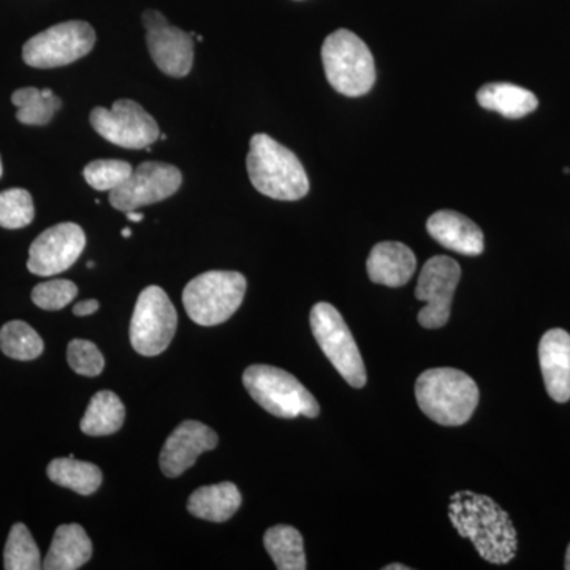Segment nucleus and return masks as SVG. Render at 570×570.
<instances>
[{
    "label": "nucleus",
    "instance_id": "1",
    "mask_svg": "<svg viewBox=\"0 0 570 570\" xmlns=\"http://www.w3.org/2000/svg\"><path fill=\"white\" fill-rule=\"evenodd\" d=\"M449 519L461 538L471 540L479 557L491 564H508L519 551V534L509 513L485 494L456 491L449 502Z\"/></svg>",
    "mask_w": 570,
    "mask_h": 570
},
{
    "label": "nucleus",
    "instance_id": "2",
    "mask_svg": "<svg viewBox=\"0 0 570 570\" xmlns=\"http://www.w3.org/2000/svg\"><path fill=\"white\" fill-rule=\"evenodd\" d=\"M247 174L258 193L281 202H295L309 193L305 167L291 149L266 134L250 138Z\"/></svg>",
    "mask_w": 570,
    "mask_h": 570
},
{
    "label": "nucleus",
    "instance_id": "3",
    "mask_svg": "<svg viewBox=\"0 0 570 570\" xmlns=\"http://www.w3.org/2000/svg\"><path fill=\"white\" fill-rule=\"evenodd\" d=\"M415 397L426 417L444 426H461L478 409L480 392L474 379L453 367H434L420 374Z\"/></svg>",
    "mask_w": 570,
    "mask_h": 570
},
{
    "label": "nucleus",
    "instance_id": "4",
    "mask_svg": "<svg viewBox=\"0 0 570 570\" xmlns=\"http://www.w3.org/2000/svg\"><path fill=\"white\" fill-rule=\"evenodd\" d=\"M326 80L347 97L365 96L376 81V63L365 41L347 29H337L322 47Z\"/></svg>",
    "mask_w": 570,
    "mask_h": 570
},
{
    "label": "nucleus",
    "instance_id": "5",
    "mask_svg": "<svg viewBox=\"0 0 570 570\" xmlns=\"http://www.w3.org/2000/svg\"><path fill=\"white\" fill-rule=\"evenodd\" d=\"M243 384L255 403L276 417L295 419L305 415L314 419L321 412L313 393L281 367L249 366L243 374Z\"/></svg>",
    "mask_w": 570,
    "mask_h": 570
},
{
    "label": "nucleus",
    "instance_id": "6",
    "mask_svg": "<svg viewBox=\"0 0 570 570\" xmlns=\"http://www.w3.org/2000/svg\"><path fill=\"white\" fill-rule=\"evenodd\" d=\"M246 288V277L238 272H208L194 277L183 292L187 316L202 326L224 324L242 306Z\"/></svg>",
    "mask_w": 570,
    "mask_h": 570
},
{
    "label": "nucleus",
    "instance_id": "7",
    "mask_svg": "<svg viewBox=\"0 0 570 570\" xmlns=\"http://www.w3.org/2000/svg\"><path fill=\"white\" fill-rule=\"evenodd\" d=\"M311 328L326 358L344 381L354 389L365 387V363L340 311L330 303H317L311 311Z\"/></svg>",
    "mask_w": 570,
    "mask_h": 570
},
{
    "label": "nucleus",
    "instance_id": "8",
    "mask_svg": "<svg viewBox=\"0 0 570 570\" xmlns=\"http://www.w3.org/2000/svg\"><path fill=\"white\" fill-rule=\"evenodd\" d=\"M96 40V31L89 22H61L26 41L22 59L33 69L69 66L88 56Z\"/></svg>",
    "mask_w": 570,
    "mask_h": 570
},
{
    "label": "nucleus",
    "instance_id": "9",
    "mask_svg": "<svg viewBox=\"0 0 570 570\" xmlns=\"http://www.w3.org/2000/svg\"><path fill=\"white\" fill-rule=\"evenodd\" d=\"M178 326V314L164 288L149 285L138 296L132 322L130 343L140 355L156 356L170 346Z\"/></svg>",
    "mask_w": 570,
    "mask_h": 570
},
{
    "label": "nucleus",
    "instance_id": "10",
    "mask_svg": "<svg viewBox=\"0 0 570 570\" xmlns=\"http://www.w3.org/2000/svg\"><path fill=\"white\" fill-rule=\"evenodd\" d=\"M89 121L100 137L126 149H146L160 138L156 119L140 104L129 99L118 100L110 110L94 108Z\"/></svg>",
    "mask_w": 570,
    "mask_h": 570
},
{
    "label": "nucleus",
    "instance_id": "11",
    "mask_svg": "<svg viewBox=\"0 0 570 570\" xmlns=\"http://www.w3.org/2000/svg\"><path fill=\"white\" fill-rule=\"evenodd\" d=\"M460 279L459 262L445 255H436L423 265L415 287V296L425 303L419 313V324L423 328L436 330L448 324Z\"/></svg>",
    "mask_w": 570,
    "mask_h": 570
},
{
    "label": "nucleus",
    "instance_id": "12",
    "mask_svg": "<svg viewBox=\"0 0 570 570\" xmlns=\"http://www.w3.org/2000/svg\"><path fill=\"white\" fill-rule=\"evenodd\" d=\"M183 175L178 168L164 163H145L111 190L110 204L118 212H138L142 206L159 204L178 193Z\"/></svg>",
    "mask_w": 570,
    "mask_h": 570
},
{
    "label": "nucleus",
    "instance_id": "13",
    "mask_svg": "<svg viewBox=\"0 0 570 570\" xmlns=\"http://www.w3.org/2000/svg\"><path fill=\"white\" fill-rule=\"evenodd\" d=\"M146 45L154 63L168 77L184 78L194 63V40L190 33L175 28L163 13L148 10L142 13Z\"/></svg>",
    "mask_w": 570,
    "mask_h": 570
},
{
    "label": "nucleus",
    "instance_id": "14",
    "mask_svg": "<svg viewBox=\"0 0 570 570\" xmlns=\"http://www.w3.org/2000/svg\"><path fill=\"white\" fill-rule=\"evenodd\" d=\"M86 235L78 224L62 223L37 236L29 249L28 269L36 276H56L67 272L80 258Z\"/></svg>",
    "mask_w": 570,
    "mask_h": 570
},
{
    "label": "nucleus",
    "instance_id": "15",
    "mask_svg": "<svg viewBox=\"0 0 570 570\" xmlns=\"http://www.w3.org/2000/svg\"><path fill=\"white\" fill-rule=\"evenodd\" d=\"M219 438L205 423L186 420L176 428L160 452V469L164 475L175 479L193 468L202 453L216 448Z\"/></svg>",
    "mask_w": 570,
    "mask_h": 570
},
{
    "label": "nucleus",
    "instance_id": "16",
    "mask_svg": "<svg viewBox=\"0 0 570 570\" xmlns=\"http://www.w3.org/2000/svg\"><path fill=\"white\" fill-rule=\"evenodd\" d=\"M539 363L547 393L557 403L570 400V335L566 330L553 328L542 336L539 344Z\"/></svg>",
    "mask_w": 570,
    "mask_h": 570
},
{
    "label": "nucleus",
    "instance_id": "17",
    "mask_svg": "<svg viewBox=\"0 0 570 570\" xmlns=\"http://www.w3.org/2000/svg\"><path fill=\"white\" fill-rule=\"evenodd\" d=\"M426 230L434 242L453 253L478 257L485 249L483 232L480 230L479 225L456 212L442 209L434 213L428 219Z\"/></svg>",
    "mask_w": 570,
    "mask_h": 570
},
{
    "label": "nucleus",
    "instance_id": "18",
    "mask_svg": "<svg viewBox=\"0 0 570 570\" xmlns=\"http://www.w3.org/2000/svg\"><path fill=\"white\" fill-rule=\"evenodd\" d=\"M366 269L374 284L401 287L414 276L417 258L403 243H379L367 257Z\"/></svg>",
    "mask_w": 570,
    "mask_h": 570
},
{
    "label": "nucleus",
    "instance_id": "19",
    "mask_svg": "<svg viewBox=\"0 0 570 570\" xmlns=\"http://www.w3.org/2000/svg\"><path fill=\"white\" fill-rule=\"evenodd\" d=\"M92 557V543L82 527L77 523L62 524L55 532L50 551L43 561L47 570H77Z\"/></svg>",
    "mask_w": 570,
    "mask_h": 570
},
{
    "label": "nucleus",
    "instance_id": "20",
    "mask_svg": "<svg viewBox=\"0 0 570 570\" xmlns=\"http://www.w3.org/2000/svg\"><path fill=\"white\" fill-rule=\"evenodd\" d=\"M242 508V493L232 482L217 483V485L202 487L190 494L187 510L197 519L224 523Z\"/></svg>",
    "mask_w": 570,
    "mask_h": 570
},
{
    "label": "nucleus",
    "instance_id": "21",
    "mask_svg": "<svg viewBox=\"0 0 570 570\" xmlns=\"http://www.w3.org/2000/svg\"><path fill=\"white\" fill-rule=\"evenodd\" d=\"M478 102L485 110L499 112L509 119H520L538 110L539 100L528 89L510 82H490L478 92Z\"/></svg>",
    "mask_w": 570,
    "mask_h": 570
},
{
    "label": "nucleus",
    "instance_id": "22",
    "mask_svg": "<svg viewBox=\"0 0 570 570\" xmlns=\"http://www.w3.org/2000/svg\"><path fill=\"white\" fill-rule=\"evenodd\" d=\"M126 420V407L110 390L96 393L86 409L80 426L88 436H110L118 433Z\"/></svg>",
    "mask_w": 570,
    "mask_h": 570
},
{
    "label": "nucleus",
    "instance_id": "23",
    "mask_svg": "<svg viewBox=\"0 0 570 570\" xmlns=\"http://www.w3.org/2000/svg\"><path fill=\"white\" fill-rule=\"evenodd\" d=\"M47 472L56 485L75 491L81 497L96 493L102 485V471L96 464L75 460L71 455L52 460Z\"/></svg>",
    "mask_w": 570,
    "mask_h": 570
},
{
    "label": "nucleus",
    "instance_id": "24",
    "mask_svg": "<svg viewBox=\"0 0 570 570\" xmlns=\"http://www.w3.org/2000/svg\"><path fill=\"white\" fill-rule=\"evenodd\" d=\"M264 546L279 570H305V543L295 528L277 524L265 532Z\"/></svg>",
    "mask_w": 570,
    "mask_h": 570
},
{
    "label": "nucleus",
    "instance_id": "25",
    "mask_svg": "<svg viewBox=\"0 0 570 570\" xmlns=\"http://www.w3.org/2000/svg\"><path fill=\"white\" fill-rule=\"evenodd\" d=\"M11 102L18 108V121L24 126H47L62 108V100L51 89H18L11 96Z\"/></svg>",
    "mask_w": 570,
    "mask_h": 570
},
{
    "label": "nucleus",
    "instance_id": "26",
    "mask_svg": "<svg viewBox=\"0 0 570 570\" xmlns=\"http://www.w3.org/2000/svg\"><path fill=\"white\" fill-rule=\"evenodd\" d=\"M0 348L10 358L29 362L43 354L45 344L31 325L13 321L0 330Z\"/></svg>",
    "mask_w": 570,
    "mask_h": 570
},
{
    "label": "nucleus",
    "instance_id": "27",
    "mask_svg": "<svg viewBox=\"0 0 570 570\" xmlns=\"http://www.w3.org/2000/svg\"><path fill=\"white\" fill-rule=\"evenodd\" d=\"M3 568L7 570L43 569L39 547L26 524L17 523L11 528L6 551H3Z\"/></svg>",
    "mask_w": 570,
    "mask_h": 570
},
{
    "label": "nucleus",
    "instance_id": "28",
    "mask_svg": "<svg viewBox=\"0 0 570 570\" xmlns=\"http://www.w3.org/2000/svg\"><path fill=\"white\" fill-rule=\"evenodd\" d=\"M36 217L32 195L24 189H9L0 193V227L18 230L28 227Z\"/></svg>",
    "mask_w": 570,
    "mask_h": 570
},
{
    "label": "nucleus",
    "instance_id": "29",
    "mask_svg": "<svg viewBox=\"0 0 570 570\" xmlns=\"http://www.w3.org/2000/svg\"><path fill=\"white\" fill-rule=\"evenodd\" d=\"M132 165L126 160H94L86 165L82 175L92 189L111 193V190L118 189L132 175Z\"/></svg>",
    "mask_w": 570,
    "mask_h": 570
},
{
    "label": "nucleus",
    "instance_id": "30",
    "mask_svg": "<svg viewBox=\"0 0 570 570\" xmlns=\"http://www.w3.org/2000/svg\"><path fill=\"white\" fill-rule=\"evenodd\" d=\"M78 295V287L69 279H52L33 287V305L45 311H59L69 306Z\"/></svg>",
    "mask_w": 570,
    "mask_h": 570
},
{
    "label": "nucleus",
    "instance_id": "31",
    "mask_svg": "<svg viewBox=\"0 0 570 570\" xmlns=\"http://www.w3.org/2000/svg\"><path fill=\"white\" fill-rule=\"evenodd\" d=\"M67 360H69L71 370L80 376H99L105 367L102 352L91 341H71L69 348H67Z\"/></svg>",
    "mask_w": 570,
    "mask_h": 570
},
{
    "label": "nucleus",
    "instance_id": "32",
    "mask_svg": "<svg viewBox=\"0 0 570 570\" xmlns=\"http://www.w3.org/2000/svg\"><path fill=\"white\" fill-rule=\"evenodd\" d=\"M100 303L97 299H86V302H80L78 305L73 307V314L78 317L91 316V314L97 313L99 311Z\"/></svg>",
    "mask_w": 570,
    "mask_h": 570
},
{
    "label": "nucleus",
    "instance_id": "33",
    "mask_svg": "<svg viewBox=\"0 0 570 570\" xmlns=\"http://www.w3.org/2000/svg\"><path fill=\"white\" fill-rule=\"evenodd\" d=\"M126 216L127 219L132 220V223H141V220L145 219V216H142V214L138 212L126 213Z\"/></svg>",
    "mask_w": 570,
    "mask_h": 570
},
{
    "label": "nucleus",
    "instance_id": "34",
    "mask_svg": "<svg viewBox=\"0 0 570 570\" xmlns=\"http://www.w3.org/2000/svg\"><path fill=\"white\" fill-rule=\"evenodd\" d=\"M407 566L404 564H390L385 566L384 570H409Z\"/></svg>",
    "mask_w": 570,
    "mask_h": 570
},
{
    "label": "nucleus",
    "instance_id": "35",
    "mask_svg": "<svg viewBox=\"0 0 570 570\" xmlns=\"http://www.w3.org/2000/svg\"><path fill=\"white\" fill-rule=\"evenodd\" d=\"M564 568L570 570V543H569V547H568V553H566Z\"/></svg>",
    "mask_w": 570,
    "mask_h": 570
},
{
    "label": "nucleus",
    "instance_id": "36",
    "mask_svg": "<svg viewBox=\"0 0 570 570\" xmlns=\"http://www.w3.org/2000/svg\"><path fill=\"white\" fill-rule=\"evenodd\" d=\"M122 236L124 238H130V236H132V230H130V228H124Z\"/></svg>",
    "mask_w": 570,
    "mask_h": 570
},
{
    "label": "nucleus",
    "instance_id": "37",
    "mask_svg": "<svg viewBox=\"0 0 570 570\" xmlns=\"http://www.w3.org/2000/svg\"><path fill=\"white\" fill-rule=\"evenodd\" d=\"M2 171H3V168H2V159H0V176H2Z\"/></svg>",
    "mask_w": 570,
    "mask_h": 570
}]
</instances>
